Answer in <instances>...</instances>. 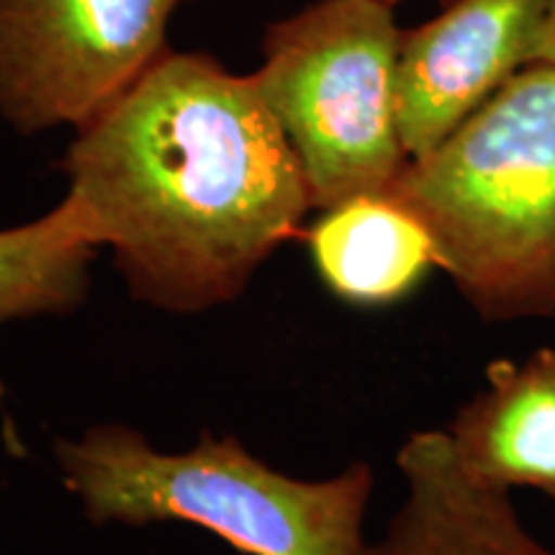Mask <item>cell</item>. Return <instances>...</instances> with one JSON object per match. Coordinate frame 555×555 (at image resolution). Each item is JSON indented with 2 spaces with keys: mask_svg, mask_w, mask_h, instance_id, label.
Instances as JSON below:
<instances>
[{
  "mask_svg": "<svg viewBox=\"0 0 555 555\" xmlns=\"http://www.w3.org/2000/svg\"><path fill=\"white\" fill-rule=\"evenodd\" d=\"M60 168L88 240L165 314L240 298L314 211L253 75L198 52H165L75 129Z\"/></svg>",
  "mask_w": 555,
  "mask_h": 555,
  "instance_id": "6da1fadb",
  "label": "cell"
},
{
  "mask_svg": "<svg viewBox=\"0 0 555 555\" xmlns=\"http://www.w3.org/2000/svg\"><path fill=\"white\" fill-rule=\"evenodd\" d=\"M386 193L429 229L476 314L555 317V65L512 75Z\"/></svg>",
  "mask_w": 555,
  "mask_h": 555,
  "instance_id": "7a4b0ae2",
  "label": "cell"
},
{
  "mask_svg": "<svg viewBox=\"0 0 555 555\" xmlns=\"http://www.w3.org/2000/svg\"><path fill=\"white\" fill-rule=\"evenodd\" d=\"M65 489L93 525L189 522L247 555H365L373 470L332 478L270 468L234 435L204 433L180 453L127 425H95L54 442Z\"/></svg>",
  "mask_w": 555,
  "mask_h": 555,
  "instance_id": "3957f363",
  "label": "cell"
},
{
  "mask_svg": "<svg viewBox=\"0 0 555 555\" xmlns=\"http://www.w3.org/2000/svg\"><path fill=\"white\" fill-rule=\"evenodd\" d=\"M401 34L388 0H317L266 31L253 80L317 211L386 193L409 163L399 131Z\"/></svg>",
  "mask_w": 555,
  "mask_h": 555,
  "instance_id": "277c9868",
  "label": "cell"
},
{
  "mask_svg": "<svg viewBox=\"0 0 555 555\" xmlns=\"http://www.w3.org/2000/svg\"><path fill=\"white\" fill-rule=\"evenodd\" d=\"M191 0H0V116L18 134L75 127L170 52Z\"/></svg>",
  "mask_w": 555,
  "mask_h": 555,
  "instance_id": "5b68a950",
  "label": "cell"
},
{
  "mask_svg": "<svg viewBox=\"0 0 555 555\" xmlns=\"http://www.w3.org/2000/svg\"><path fill=\"white\" fill-rule=\"evenodd\" d=\"M553 0H453L401 34L399 131L409 159L433 152L532 65Z\"/></svg>",
  "mask_w": 555,
  "mask_h": 555,
  "instance_id": "8992f818",
  "label": "cell"
},
{
  "mask_svg": "<svg viewBox=\"0 0 555 555\" xmlns=\"http://www.w3.org/2000/svg\"><path fill=\"white\" fill-rule=\"evenodd\" d=\"M397 466L404 499L365 555H555L527 530L509 491L461 466L446 429L414 433Z\"/></svg>",
  "mask_w": 555,
  "mask_h": 555,
  "instance_id": "52a82bcc",
  "label": "cell"
},
{
  "mask_svg": "<svg viewBox=\"0 0 555 555\" xmlns=\"http://www.w3.org/2000/svg\"><path fill=\"white\" fill-rule=\"evenodd\" d=\"M446 433L478 481L555 496V345L486 367V386Z\"/></svg>",
  "mask_w": 555,
  "mask_h": 555,
  "instance_id": "ba28073f",
  "label": "cell"
},
{
  "mask_svg": "<svg viewBox=\"0 0 555 555\" xmlns=\"http://www.w3.org/2000/svg\"><path fill=\"white\" fill-rule=\"evenodd\" d=\"M307 240L324 286L358 307L399 301L440 268L429 229L391 193L324 208Z\"/></svg>",
  "mask_w": 555,
  "mask_h": 555,
  "instance_id": "9c48e42d",
  "label": "cell"
},
{
  "mask_svg": "<svg viewBox=\"0 0 555 555\" xmlns=\"http://www.w3.org/2000/svg\"><path fill=\"white\" fill-rule=\"evenodd\" d=\"M95 255L99 247L65 198L39 219L0 229V330L78 309L88 296Z\"/></svg>",
  "mask_w": 555,
  "mask_h": 555,
  "instance_id": "30bf717a",
  "label": "cell"
},
{
  "mask_svg": "<svg viewBox=\"0 0 555 555\" xmlns=\"http://www.w3.org/2000/svg\"><path fill=\"white\" fill-rule=\"evenodd\" d=\"M532 62H545V65H555V0L551 5V13H547L545 29L540 34L538 50Z\"/></svg>",
  "mask_w": 555,
  "mask_h": 555,
  "instance_id": "8fae6325",
  "label": "cell"
},
{
  "mask_svg": "<svg viewBox=\"0 0 555 555\" xmlns=\"http://www.w3.org/2000/svg\"><path fill=\"white\" fill-rule=\"evenodd\" d=\"M388 3H391V5H397V3H399V0H388Z\"/></svg>",
  "mask_w": 555,
  "mask_h": 555,
  "instance_id": "7c38bea8",
  "label": "cell"
}]
</instances>
